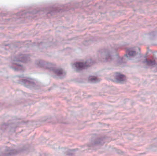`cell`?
I'll return each mask as SVG.
<instances>
[{"mask_svg":"<svg viewBox=\"0 0 157 156\" xmlns=\"http://www.w3.org/2000/svg\"><path fill=\"white\" fill-rule=\"evenodd\" d=\"M37 65L41 68L49 70L59 77L63 76L65 74L64 71L63 69L57 67L53 64L46 60H39L37 62Z\"/></svg>","mask_w":157,"mask_h":156,"instance_id":"obj_1","label":"cell"},{"mask_svg":"<svg viewBox=\"0 0 157 156\" xmlns=\"http://www.w3.org/2000/svg\"><path fill=\"white\" fill-rule=\"evenodd\" d=\"M19 81H20L22 83L24 84L26 86L29 87H36L37 85L36 81L32 79L29 78H19Z\"/></svg>","mask_w":157,"mask_h":156,"instance_id":"obj_2","label":"cell"},{"mask_svg":"<svg viewBox=\"0 0 157 156\" xmlns=\"http://www.w3.org/2000/svg\"><path fill=\"white\" fill-rule=\"evenodd\" d=\"M75 68L78 70H83L87 69L90 66V64L87 62H84L82 61H76L73 65Z\"/></svg>","mask_w":157,"mask_h":156,"instance_id":"obj_3","label":"cell"},{"mask_svg":"<svg viewBox=\"0 0 157 156\" xmlns=\"http://www.w3.org/2000/svg\"><path fill=\"white\" fill-rule=\"evenodd\" d=\"M16 60L23 63H28L30 61V57L27 55L21 54L18 55L16 58Z\"/></svg>","mask_w":157,"mask_h":156,"instance_id":"obj_4","label":"cell"},{"mask_svg":"<svg viewBox=\"0 0 157 156\" xmlns=\"http://www.w3.org/2000/svg\"><path fill=\"white\" fill-rule=\"evenodd\" d=\"M11 67L13 70L18 72H22L24 70V67L23 66L18 63H12L11 65Z\"/></svg>","mask_w":157,"mask_h":156,"instance_id":"obj_5","label":"cell"},{"mask_svg":"<svg viewBox=\"0 0 157 156\" xmlns=\"http://www.w3.org/2000/svg\"><path fill=\"white\" fill-rule=\"evenodd\" d=\"M115 78L118 81H121V82L125 81L126 79V76L123 74H121V73L118 74L116 76Z\"/></svg>","mask_w":157,"mask_h":156,"instance_id":"obj_6","label":"cell"},{"mask_svg":"<svg viewBox=\"0 0 157 156\" xmlns=\"http://www.w3.org/2000/svg\"><path fill=\"white\" fill-rule=\"evenodd\" d=\"M146 60L147 61V63L149 65H154L155 63V60L154 59V58L153 55H149L147 58Z\"/></svg>","mask_w":157,"mask_h":156,"instance_id":"obj_7","label":"cell"},{"mask_svg":"<svg viewBox=\"0 0 157 156\" xmlns=\"http://www.w3.org/2000/svg\"><path fill=\"white\" fill-rule=\"evenodd\" d=\"M100 79L97 76H91L88 78V81L91 82H96L97 81H99Z\"/></svg>","mask_w":157,"mask_h":156,"instance_id":"obj_8","label":"cell"},{"mask_svg":"<svg viewBox=\"0 0 157 156\" xmlns=\"http://www.w3.org/2000/svg\"><path fill=\"white\" fill-rule=\"evenodd\" d=\"M104 140V138L103 137H100V138H97L94 141V145H97V144H100L102 142H103Z\"/></svg>","mask_w":157,"mask_h":156,"instance_id":"obj_9","label":"cell"},{"mask_svg":"<svg viewBox=\"0 0 157 156\" xmlns=\"http://www.w3.org/2000/svg\"><path fill=\"white\" fill-rule=\"evenodd\" d=\"M136 54V52L133 50H130L128 52L127 54L129 57H133Z\"/></svg>","mask_w":157,"mask_h":156,"instance_id":"obj_10","label":"cell"}]
</instances>
